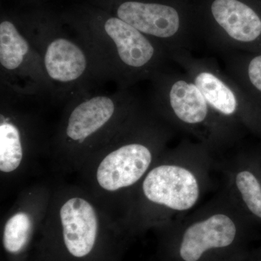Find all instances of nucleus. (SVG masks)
<instances>
[{
	"label": "nucleus",
	"instance_id": "dca6fc26",
	"mask_svg": "<svg viewBox=\"0 0 261 261\" xmlns=\"http://www.w3.org/2000/svg\"><path fill=\"white\" fill-rule=\"evenodd\" d=\"M224 69L261 108V53L219 54Z\"/></svg>",
	"mask_w": 261,
	"mask_h": 261
},
{
	"label": "nucleus",
	"instance_id": "2eb2a0df",
	"mask_svg": "<svg viewBox=\"0 0 261 261\" xmlns=\"http://www.w3.org/2000/svg\"><path fill=\"white\" fill-rule=\"evenodd\" d=\"M218 156L223 187L257 226H261V146L235 147Z\"/></svg>",
	"mask_w": 261,
	"mask_h": 261
},
{
	"label": "nucleus",
	"instance_id": "4468645a",
	"mask_svg": "<svg viewBox=\"0 0 261 261\" xmlns=\"http://www.w3.org/2000/svg\"><path fill=\"white\" fill-rule=\"evenodd\" d=\"M54 186L38 182L19 193L2 221L0 242L5 261H29L50 205Z\"/></svg>",
	"mask_w": 261,
	"mask_h": 261
},
{
	"label": "nucleus",
	"instance_id": "9b49d317",
	"mask_svg": "<svg viewBox=\"0 0 261 261\" xmlns=\"http://www.w3.org/2000/svg\"><path fill=\"white\" fill-rule=\"evenodd\" d=\"M200 44L217 53H261V0H192Z\"/></svg>",
	"mask_w": 261,
	"mask_h": 261
},
{
	"label": "nucleus",
	"instance_id": "9d476101",
	"mask_svg": "<svg viewBox=\"0 0 261 261\" xmlns=\"http://www.w3.org/2000/svg\"><path fill=\"white\" fill-rule=\"evenodd\" d=\"M143 33L169 55L200 44L192 0H87Z\"/></svg>",
	"mask_w": 261,
	"mask_h": 261
},
{
	"label": "nucleus",
	"instance_id": "f8f14e48",
	"mask_svg": "<svg viewBox=\"0 0 261 261\" xmlns=\"http://www.w3.org/2000/svg\"><path fill=\"white\" fill-rule=\"evenodd\" d=\"M0 80L1 94L13 100L51 98L42 58L24 32L18 11H1Z\"/></svg>",
	"mask_w": 261,
	"mask_h": 261
},
{
	"label": "nucleus",
	"instance_id": "6e6552de",
	"mask_svg": "<svg viewBox=\"0 0 261 261\" xmlns=\"http://www.w3.org/2000/svg\"><path fill=\"white\" fill-rule=\"evenodd\" d=\"M149 82V106L173 129L191 136L217 156L241 145L223 126L185 71L168 65Z\"/></svg>",
	"mask_w": 261,
	"mask_h": 261
},
{
	"label": "nucleus",
	"instance_id": "7ed1b4c3",
	"mask_svg": "<svg viewBox=\"0 0 261 261\" xmlns=\"http://www.w3.org/2000/svg\"><path fill=\"white\" fill-rule=\"evenodd\" d=\"M175 132L142 102L86 161L77 173L80 185L121 220L132 192L168 148Z\"/></svg>",
	"mask_w": 261,
	"mask_h": 261
},
{
	"label": "nucleus",
	"instance_id": "f257e3e1",
	"mask_svg": "<svg viewBox=\"0 0 261 261\" xmlns=\"http://www.w3.org/2000/svg\"><path fill=\"white\" fill-rule=\"evenodd\" d=\"M218 156L200 142L168 147L136 187L122 214L134 239L186 216L214 188Z\"/></svg>",
	"mask_w": 261,
	"mask_h": 261
},
{
	"label": "nucleus",
	"instance_id": "423d86ee",
	"mask_svg": "<svg viewBox=\"0 0 261 261\" xmlns=\"http://www.w3.org/2000/svg\"><path fill=\"white\" fill-rule=\"evenodd\" d=\"M142 104L130 89L79 94L65 102L49 138L47 157L55 172L77 173Z\"/></svg>",
	"mask_w": 261,
	"mask_h": 261
},
{
	"label": "nucleus",
	"instance_id": "a211bd4d",
	"mask_svg": "<svg viewBox=\"0 0 261 261\" xmlns=\"http://www.w3.org/2000/svg\"><path fill=\"white\" fill-rule=\"evenodd\" d=\"M16 1L21 4L29 5L32 8V7L42 6L49 0H16Z\"/></svg>",
	"mask_w": 261,
	"mask_h": 261
},
{
	"label": "nucleus",
	"instance_id": "20e7f679",
	"mask_svg": "<svg viewBox=\"0 0 261 261\" xmlns=\"http://www.w3.org/2000/svg\"><path fill=\"white\" fill-rule=\"evenodd\" d=\"M90 51L103 83L130 89L172 63L168 51L143 33L89 3L60 13Z\"/></svg>",
	"mask_w": 261,
	"mask_h": 261
},
{
	"label": "nucleus",
	"instance_id": "ddd939ff",
	"mask_svg": "<svg viewBox=\"0 0 261 261\" xmlns=\"http://www.w3.org/2000/svg\"><path fill=\"white\" fill-rule=\"evenodd\" d=\"M18 101L1 94L0 180L13 186L31 174L42 156L47 155L50 135L37 115L18 107Z\"/></svg>",
	"mask_w": 261,
	"mask_h": 261
},
{
	"label": "nucleus",
	"instance_id": "f3484780",
	"mask_svg": "<svg viewBox=\"0 0 261 261\" xmlns=\"http://www.w3.org/2000/svg\"><path fill=\"white\" fill-rule=\"evenodd\" d=\"M242 261H261V243L257 246L252 247Z\"/></svg>",
	"mask_w": 261,
	"mask_h": 261
},
{
	"label": "nucleus",
	"instance_id": "6ab92c4d",
	"mask_svg": "<svg viewBox=\"0 0 261 261\" xmlns=\"http://www.w3.org/2000/svg\"><path fill=\"white\" fill-rule=\"evenodd\" d=\"M152 261H158V260H156V259H155V258H154V260H152Z\"/></svg>",
	"mask_w": 261,
	"mask_h": 261
},
{
	"label": "nucleus",
	"instance_id": "1a4fd4ad",
	"mask_svg": "<svg viewBox=\"0 0 261 261\" xmlns=\"http://www.w3.org/2000/svg\"><path fill=\"white\" fill-rule=\"evenodd\" d=\"M200 89L223 126L241 144L250 134L261 142V108L213 57L182 51L171 57Z\"/></svg>",
	"mask_w": 261,
	"mask_h": 261
},
{
	"label": "nucleus",
	"instance_id": "39448f33",
	"mask_svg": "<svg viewBox=\"0 0 261 261\" xmlns=\"http://www.w3.org/2000/svg\"><path fill=\"white\" fill-rule=\"evenodd\" d=\"M256 225L224 189L195 211L156 230L158 261H242Z\"/></svg>",
	"mask_w": 261,
	"mask_h": 261
},
{
	"label": "nucleus",
	"instance_id": "f03ea898",
	"mask_svg": "<svg viewBox=\"0 0 261 261\" xmlns=\"http://www.w3.org/2000/svg\"><path fill=\"white\" fill-rule=\"evenodd\" d=\"M134 240L80 184L60 185L29 261H123Z\"/></svg>",
	"mask_w": 261,
	"mask_h": 261
},
{
	"label": "nucleus",
	"instance_id": "0eeeda50",
	"mask_svg": "<svg viewBox=\"0 0 261 261\" xmlns=\"http://www.w3.org/2000/svg\"><path fill=\"white\" fill-rule=\"evenodd\" d=\"M18 13L24 32L42 58L53 100L67 102L103 84L90 51L60 13L44 5Z\"/></svg>",
	"mask_w": 261,
	"mask_h": 261
}]
</instances>
